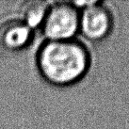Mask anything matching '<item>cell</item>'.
<instances>
[{"mask_svg":"<svg viewBox=\"0 0 129 129\" xmlns=\"http://www.w3.org/2000/svg\"><path fill=\"white\" fill-rule=\"evenodd\" d=\"M80 10L74 2H55L49 5L41 30L49 41L75 39L79 32Z\"/></svg>","mask_w":129,"mask_h":129,"instance_id":"2","label":"cell"},{"mask_svg":"<svg viewBox=\"0 0 129 129\" xmlns=\"http://www.w3.org/2000/svg\"><path fill=\"white\" fill-rule=\"evenodd\" d=\"M91 57L88 47L77 39L49 41L40 45L36 66L50 85L67 87L81 81L88 74Z\"/></svg>","mask_w":129,"mask_h":129,"instance_id":"1","label":"cell"},{"mask_svg":"<svg viewBox=\"0 0 129 129\" xmlns=\"http://www.w3.org/2000/svg\"><path fill=\"white\" fill-rule=\"evenodd\" d=\"M113 26V14L104 2L89 1L80 10L79 32L87 40L101 42L110 35Z\"/></svg>","mask_w":129,"mask_h":129,"instance_id":"3","label":"cell"},{"mask_svg":"<svg viewBox=\"0 0 129 129\" xmlns=\"http://www.w3.org/2000/svg\"><path fill=\"white\" fill-rule=\"evenodd\" d=\"M49 4L45 1L31 0L25 2L21 9V20L33 30L43 25Z\"/></svg>","mask_w":129,"mask_h":129,"instance_id":"5","label":"cell"},{"mask_svg":"<svg viewBox=\"0 0 129 129\" xmlns=\"http://www.w3.org/2000/svg\"><path fill=\"white\" fill-rule=\"evenodd\" d=\"M34 39V30L21 19H11L0 25V46L10 52L28 47Z\"/></svg>","mask_w":129,"mask_h":129,"instance_id":"4","label":"cell"}]
</instances>
